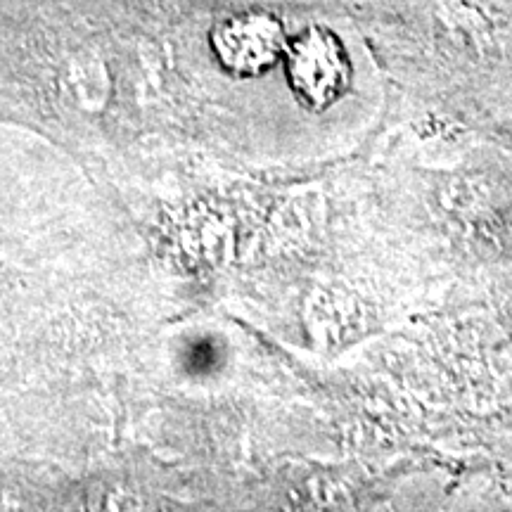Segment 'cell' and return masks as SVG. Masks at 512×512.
Listing matches in <instances>:
<instances>
[{
	"label": "cell",
	"mask_w": 512,
	"mask_h": 512,
	"mask_svg": "<svg viewBox=\"0 0 512 512\" xmlns=\"http://www.w3.org/2000/svg\"><path fill=\"white\" fill-rule=\"evenodd\" d=\"M349 57L337 36L313 27L287 48V79L299 102L311 112H323L347 93Z\"/></svg>",
	"instance_id": "obj_1"
},
{
	"label": "cell",
	"mask_w": 512,
	"mask_h": 512,
	"mask_svg": "<svg viewBox=\"0 0 512 512\" xmlns=\"http://www.w3.org/2000/svg\"><path fill=\"white\" fill-rule=\"evenodd\" d=\"M211 43L230 74L256 76L280 60L285 34L278 19L266 12H245L219 24Z\"/></svg>",
	"instance_id": "obj_2"
}]
</instances>
